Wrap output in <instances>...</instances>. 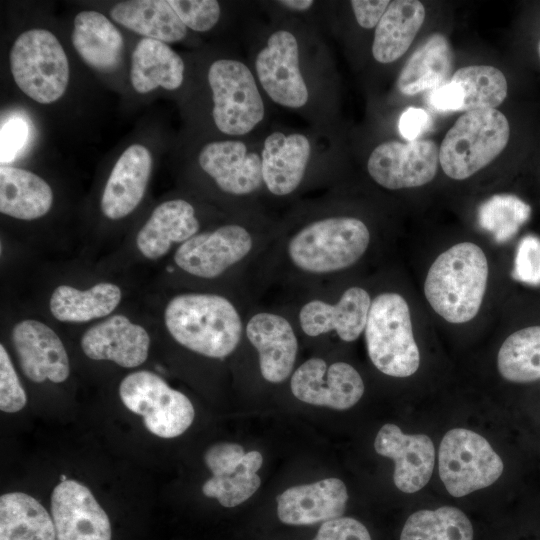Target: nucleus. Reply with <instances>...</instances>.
I'll list each match as a JSON object with an SVG mask.
<instances>
[{"instance_id": "nucleus-31", "label": "nucleus", "mask_w": 540, "mask_h": 540, "mask_svg": "<svg viewBox=\"0 0 540 540\" xmlns=\"http://www.w3.org/2000/svg\"><path fill=\"white\" fill-rule=\"evenodd\" d=\"M110 17L125 28L164 43L178 42L187 33L168 1L129 0L116 3L109 11Z\"/></svg>"}, {"instance_id": "nucleus-39", "label": "nucleus", "mask_w": 540, "mask_h": 540, "mask_svg": "<svg viewBox=\"0 0 540 540\" xmlns=\"http://www.w3.org/2000/svg\"><path fill=\"white\" fill-rule=\"evenodd\" d=\"M27 397L5 347L0 345V409L15 413L26 405Z\"/></svg>"}, {"instance_id": "nucleus-43", "label": "nucleus", "mask_w": 540, "mask_h": 540, "mask_svg": "<svg viewBox=\"0 0 540 540\" xmlns=\"http://www.w3.org/2000/svg\"><path fill=\"white\" fill-rule=\"evenodd\" d=\"M358 24L366 29L377 26L390 1L388 0H352L350 2Z\"/></svg>"}, {"instance_id": "nucleus-2", "label": "nucleus", "mask_w": 540, "mask_h": 540, "mask_svg": "<svg viewBox=\"0 0 540 540\" xmlns=\"http://www.w3.org/2000/svg\"><path fill=\"white\" fill-rule=\"evenodd\" d=\"M370 232L355 217L334 216L310 222L285 244L288 265L307 277H327L350 268L366 253Z\"/></svg>"}, {"instance_id": "nucleus-45", "label": "nucleus", "mask_w": 540, "mask_h": 540, "mask_svg": "<svg viewBox=\"0 0 540 540\" xmlns=\"http://www.w3.org/2000/svg\"><path fill=\"white\" fill-rule=\"evenodd\" d=\"M430 122V116L424 109L409 107L401 114L398 129L404 139L414 141L427 129Z\"/></svg>"}, {"instance_id": "nucleus-11", "label": "nucleus", "mask_w": 540, "mask_h": 540, "mask_svg": "<svg viewBox=\"0 0 540 540\" xmlns=\"http://www.w3.org/2000/svg\"><path fill=\"white\" fill-rule=\"evenodd\" d=\"M438 163L439 148L432 140L387 141L372 151L367 169L376 183L396 190L429 183L436 175Z\"/></svg>"}, {"instance_id": "nucleus-29", "label": "nucleus", "mask_w": 540, "mask_h": 540, "mask_svg": "<svg viewBox=\"0 0 540 540\" xmlns=\"http://www.w3.org/2000/svg\"><path fill=\"white\" fill-rule=\"evenodd\" d=\"M53 203L49 184L31 171L1 165L0 212L20 220H34L48 213Z\"/></svg>"}, {"instance_id": "nucleus-18", "label": "nucleus", "mask_w": 540, "mask_h": 540, "mask_svg": "<svg viewBox=\"0 0 540 540\" xmlns=\"http://www.w3.org/2000/svg\"><path fill=\"white\" fill-rule=\"evenodd\" d=\"M11 339L22 372L31 381L61 383L68 378L66 349L49 326L33 319L22 320L13 327Z\"/></svg>"}, {"instance_id": "nucleus-3", "label": "nucleus", "mask_w": 540, "mask_h": 540, "mask_svg": "<svg viewBox=\"0 0 540 540\" xmlns=\"http://www.w3.org/2000/svg\"><path fill=\"white\" fill-rule=\"evenodd\" d=\"M488 281L483 250L471 242L458 243L441 253L431 265L424 293L434 311L450 323L460 324L478 313Z\"/></svg>"}, {"instance_id": "nucleus-28", "label": "nucleus", "mask_w": 540, "mask_h": 540, "mask_svg": "<svg viewBox=\"0 0 540 540\" xmlns=\"http://www.w3.org/2000/svg\"><path fill=\"white\" fill-rule=\"evenodd\" d=\"M183 77V60L167 43L143 37L136 44L130 68V81L136 92L145 94L158 87L175 90Z\"/></svg>"}, {"instance_id": "nucleus-32", "label": "nucleus", "mask_w": 540, "mask_h": 540, "mask_svg": "<svg viewBox=\"0 0 540 540\" xmlns=\"http://www.w3.org/2000/svg\"><path fill=\"white\" fill-rule=\"evenodd\" d=\"M0 540H56L53 519L34 497L5 493L0 497Z\"/></svg>"}, {"instance_id": "nucleus-26", "label": "nucleus", "mask_w": 540, "mask_h": 540, "mask_svg": "<svg viewBox=\"0 0 540 540\" xmlns=\"http://www.w3.org/2000/svg\"><path fill=\"white\" fill-rule=\"evenodd\" d=\"M71 40L81 59L94 70L112 72L121 62L123 37L116 26L100 12H79L74 19Z\"/></svg>"}, {"instance_id": "nucleus-30", "label": "nucleus", "mask_w": 540, "mask_h": 540, "mask_svg": "<svg viewBox=\"0 0 540 540\" xmlns=\"http://www.w3.org/2000/svg\"><path fill=\"white\" fill-rule=\"evenodd\" d=\"M425 19L424 5L417 0H395L376 26L372 54L380 63L399 59L410 47Z\"/></svg>"}, {"instance_id": "nucleus-8", "label": "nucleus", "mask_w": 540, "mask_h": 540, "mask_svg": "<svg viewBox=\"0 0 540 540\" xmlns=\"http://www.w3.org/2000/svg\"><path fill=\"white\" fill-rule=\"evenodd\" d=\"M503 462L481 435L463 428L448 431L440 444L438 469L447 491L465 496L494 483Z\"/></svg>"}, {"instance_id": "nucleus-14", "label": "nucleus", "mask_w": 540, "mask_h": 540, "mask_svg": "<svg viewBox=\"0 0 540 540\" xmlns=\"http://www.w3.org/2000/svg\"><path fill=\"white\" fill-rule=\"evenodd\" d=\"M259 81L270 98L285 107L300 108L308 101V89L299 69L295 36L286 30L274 32L257 55Z\"/></svg>"}, {"instance_id": "nucleus-21", "label": "nucleus", "mask_w": 540, "mask_h": 540, "mask_svg": "<svg viewBox=\"0 0 540 540\" xmlns=\"http://www.w3.org/2000/svg\"><path fill=\"white\" fill-rule=\"evenodd\" d=\"M81 347L90 359L134 368L146 361L150 337L141 325L132 323L126 316L113 315L85 331Z\"/></svg>"}, {"instance_id": "nucleus-13", "label": "nucleus", "mask_w": 540, "mask_h": 540, "mask_svg": "<svg viewBox=\"0 0 540 540\" xmlns=\"http://www.w3.org/2000/svg\"><path fill=\"white\" fill-rule=\"evenodd\" d=\"M293 395L302 402L345 410L354 406L364 393V382L350 364L330 365L318 357L302 363L291 375Z\"/></svg>"}, {"instance_id": "nucleus-16", "label": "nucleus", "mask_w": 540, "mask_h": 540, "mask_svg": "<svg viewBox=\"0 0 540 540\" xmlns=\"http://www.w3.org/2000/svg\"><path fill=\"white\" fill-rule=\"evenodd\" d=\"M244 334L258 353L266 381L281 383L292 374L298 339L288 318L272 311L255 312L246 320Z\"/></svg>"}, {"instance_id": "nucleus-47", "label": "nucleus", "mask_w": 540, "mask_h": 540, "mask_svg": "<svg viewBox=\"0 0 540 540\" xmlns=\"http://www.w3.org/2000/svg\"><path fill=\"white\" fill-rule=\"evenodd\" d=\"M538 51H539V56H540V43H539Z\"/></svg>"}, {"instance_id": "nucleus-10", "label": "nucleus", "mask_w": 540, "mask_h": 540, "mask_svg": "<svg viewBox=\"0 0 540 540\" xmlns=\"http://www.w3.org/2000/svg\"><path fill=\"white\" fill-rule=\"evenodd\" d=\"M253 234L239 224H226L197 233L178 246L175 264L186 273L205 279L221 276L245 261L255 249Z\"/></svg>"}, {"instance_id": "nucleus-41", "label": "nucleus", "mask_w": 540, "mask_h": 540, "mask_svg": "<svg viewBox=\"0 0 540 540\" xmlns=\"http://www.w3.org/2000/svg\"><path fill=\"white\" fill-rule=\"evenodd\" d=\"M313 540H371V537L358 520L339 517L323 522Z\"/></svg>"}, {"instance_id": "nucleus-37", "label": "nucleus", "mask_w": 540, "mask_h": 540, "mask_svg": "<svg viewBox=\"0 0 540 540\" xmlns=\"http://www.w3.org/2000/svg\"><path fill=\"white\" fill-rule=\"evenodd\" d=\"M530 214V206L517 196L499 194L480 206L478 222L483 229L492 233L497 242L502 243L518 232Z\"/></svg>"}, {"instance_id": "nucleus-23", "label": "nucleus", "mask_w": 540, "mask_h": 540, "mask_svg": "<svg viewBox=\"0 0 540 540\" xmlns=\"http://www.w3.org/2000/svg\"><path fill=\"white\" fill-rule=\"evenodd\" d=\"M152 169V156L141 144L129 146L113 166L104 187L100 206L109 219L132 213L141 202Z\"/></svg>"}, {"instance_id": "nucleus-7", "label": "nucleus", "mask_w": 540, "mask_h": 540, "mask_svg": "<svg viewBox=\"0 0 540 540\" xmlns=\"http://www.w3.org/2000/svg\"><path fill=\"white\" fill-rule=\"evenodd\" d=\"M119 395L130 411L142 416L148 431L158 437H177L194 420L195 411L189 398L151 371L127 375L120 383Z\"/></svg>"}, {"instance_id": "nucleus-34", "label": "nucleus", "mask_w": 540, "mask_h": 540, "mask_svg": "<svg viewBox=\"0 0 540 540\" xmlns=\"http://www.w3.org/2000/svg\"><path fill=\"white\" fill-rule=\"evenodd\" d=\"M502 377L512 382L540 379V326L520 329L503 342L497 357Z\"/></svg>"}, {"instance_id": "nucleus-19", "label": "nucleus", "mask_w": 540, "mask_h": 540, "mask_svg": "<svg viewBox=\"0 0 540 540\" xmlns=\"http://www.w3.org/2000/svg\"><path fill=\"white\" fill-rule=\"evenodd\" d=\"M374 448L395 463L393 479L405 493H414L429 481L435 461V448L424 434H404L395 424H385L379 430Z\"/></svg>"}, {"instance_id": "nucleus-35", "label": "nucleus", "mask_w": 540, "mask_h": 540, "mask_svg": "<svg viewBox=\"0 0 540 540\" xmlns=\"http://www.w3.org/2000/svg\"><path fill=\"white\" fill-rule=\"evenodd\" d=\"M400 540H473L468 517L458 508L420 510L405 522Z\"/></svg>"}, {"instance_id": "nucleus-5", "label": "nucleus", "mask_w": 540, "mask_h": 540, "mask_svg": "<svg viewBox=\"0 0 540 540\" xmlns=\"http://www.w3.org/2000/svg\"><path fill=\"white\" fill-rule=\"evenodd\" d=\"M364 332L369 358L380 372L408 377L418 370L410 310L400 294L384 292L372 300Z\"/></svg>"}, {"instance_id": "nucleus-12", "label": "nucleus", "mask_w": 540, "mask_h": 540, "mask_svg": "<svg viewBox=\"0 0 540 540\" xmlns=\"http://www.w3.org/2000/svg\"><path fill=\"white\" fill-rule=\"evenodd\" d=\"M204 462L212 477L204 483L202 492L206 497L217 499L224 507L243 503L261 484L257 471L263 458L258 451L245 453L239 444L220 442L205 452Z\"/></svg>"}, {"instance_id": "nucleus-25", "label": "nucleus", "mask_w": 540, "mask_h": 540, "mask_svg": "<svg viewBox=\"0 0 540 540\" xmlns=\"http://www.w3.org/2000/svg\"><path fill=\"white\" fill-rule=\"evenodd\" d=\"M199 221L194 207L183 199L158 205L139 230L136 245L148 259L166 255L174 244H182L198 233Z\"/></svg>"}, {"instance_id": "nucleus-15", "label": "nucleus", "mask_w": 540, "mask_h": 540, "mask_svg": "<svg viewBox=\"0 0 540 540\" xmlns=\"http://www.w3.org/2000/svg\"><path fill=\"white\" fill-rule=\"evenodd\" d=\"M56 540H111L108 515L88 487L75 480L61 481L51 495Z\"/></svg>"}, {"instance_id": "nucleus-20", "label": "nucleus", "mask_w": 540, "mask_h": 540, "mask_svg": "<svg viewBox=\"0 0 540 540\" xmlns=\"http://www.w3.org/2000/svg\"><path fill=\"white\" fill-rule=\"evenodd\" d=\"M198 162L220 190L232 195H247L263 182L261 158L248 152L241 141H214L199 153Z\"/></svg>"}, {"instance_id": "nucleus-1", "label": "nucleus", "mask_w": 540, "mask_h": 540, "mask_svg": "<svg viewBox=\"0 0 540 540\" xmlns=\"http://www.w3.org/2000/svg\"><path fill=\"white\" fill-rule=\"evenodd\" d=\"M164 321L177 343L216 359L235 351L245 328V321L231 300L213 293L176 295L165 308Z\"/></svg>"}, {"instance_id": "nucleus-42", "label": "nucleus", "mask_w": 540, "mask_h": 540, "mask_svg": "<svg viewBox=\"0 0 540 540\" xmlns=\"http://www.w3.org/2000/svg\"><path fill=\"white\" fill-rule=\"evenodd\" d=\"M28 124L22 118L11 117L1 126V163L15 158L28 138ZM1 164V165H2Z\"/></svg>"}, {"instance_id": "nucleus-33", "label": "nucleus", "mask_w": 540, "mask_h": 540, "mask_svg": "<svg viewBox=\"0 0 540 540\" xmlns=\"http://www.w3.org/2000/svg\"><path fill=\"white\" fill-rule=\"evenodd\" d=\"M120 288L113 283H97L87 290L60 285L50 298L52 315L62 322H87L112 313L121 301Z\"/></svg>"}, {"instance_id": "nucleus-6", "label": "nucleus", "mask_w": 540, "mask_h": 540, "mask_svg": "<svg viewBox=\"0 0 540 540\" xmlns=\"http://www.w3.org/2000/svg\"><path fill=\"white\" fill-rule=\"evenodd\" d=\"M10 70L18 88L32 100L50 104L60 99L69 82V62L57 37L46 29H30L14 41Z\"/></svg>"}, {"instance_id": "nucleus-4", "label": "nucleus", "mask_w": 540, "mask_h": 540, "mask_svg": "<svg viewBox=\"0 0 540 540\" xmlns=\"http://www.w3.org/2000/svg\"><path fill=\"white\" fill-rule=\"evenodd\" d=\"M509 138V122L499 110L467 111L446 133L439 147V163L448 177L466 179L492 162Z\"/></svg>"}, {"instance_id": "nucleus-36", "label": "nucleus", "mask_w": 540, "mask_h": 540, "mask_svg": "<svg viewBox=\"0 0 540 540\" xmlns=\"http://www.w3.org/2000/svg\"><path fill=\"white\" fill-rule=\"evenodd\" d=\"M451 81L459 85L463 94L462 111L495 109L506 98L507 80L493 66L473 65L458 69Z\"/></svg>"}, {"instance_id": "nucleus-22", "label": "nucleus", "mask_w": 540, "mask_h": 540, "mask_svg": "<svg viewBox=\"0 0 540 540\" xmlns=\"http://www.w3.org/2000/svg\"><path fill=\"white\" fill-rule=\"evenodd\" d=\"M348 493L338 478L286 489L277 497V515L289 525H310L343 515Z\"/></svg>"}, {"instance_id": "nucleus-9", "label": "nucleus", "mask_w": 540, "mask_h": 540, "mask_svg": "<svg viewBox=\"0 0 540 540\" xmlns=\"http://www.w3.org/2000/svg\"><path fill=\"white\" fill-rule=\"evenodd\" d=\"M213 120L228 135L250 132L264 117V104L249 68L240 61L219 59L208 71Z\"/></svg>"}, {"instance_id": "nucleus-46", "label": "nucleus", "mask_w": 540, "mask_h": 540, "mask_svg": "<svg viewBox=\"0 0 540 540\" xmlns=\"http://www.w3.org/2000/svg\"><path fill=\"white\" fill-rule=\"evenodd\" d=\"M279 3L283 4L284 6L290 9L304 11V10L309 9L313 5L314 2L312 0H284V1H279Z\"/></svg>"}, {"instance_id": "nucleus-40", "label": "nucleus", "mask_w": 540, "mask_h": 540, "mask_svg": "<svg viewBox=\"0 0 540 540\" xmlns=\"http://www.w3.org/2000/svg\"><path fill=\"white\" fill-rule=\"evenodd\" d=\"M513 277L531 285L540 284V239L538 237L530 235L520 241Z\"/></svg>"}, {"instance_id": "nucleus-17", "label": "nucleus", "mask_w": 540, "mask_h": 540, "mask_svg": "<svg viewBox=\"0 0 540 540\" xmlns=\"http://www.w3.org/2000/svg\"><path fill=\"white\" fill-rule=\"evenodd\" d=\"M372 299L362 287L346 289L336 302L311 299L298 312V323L309 337L335 332L345 342L355 341L365 330Z\"/></svg>"}, {"instance_id": "nucleus-24", "label": "nucleus", "mask_w": 540, "mask_h": 540, "mask_svg": "<svg viewBox=\"0 0 540 540\" xmlns=\"http://www.w3.org/2000/svg\"><path fill=\"white\" fill-rule=\"evenodd\" d=\"M310 153V142L302 134H270L261 154L263 182L269 192L286 196L295 191L303 180Z\"/></svg>"}, {"instance_id": "nucleus-27", "label": "nucleus", "mask_w": 540, "mask_h": 540, "mask_svg": "<svg viewBox=\"0 0 540 540\" xmlns=\"http://www.w3.org/2000/svg\"><path fill=\"white\" fill-rule=\"evenodd\" d=\"M454 54L441 33L430 35L402 68L397 85L401 93L414 95L448 83L452 77Z\"/></svg>"}, {"instance_id": "nucleus-44", "label": "nucleus", "mask_w": 540, "mask_h": 540, "mask_svg": "<svg viewBox=\"0 0 540 540\" xmlns=\"http://www.w3.org/2000/svg\"><path fill=\"white\" fill-rule=\"evenodd\" d=\"M429 103L439 111H462L463 94L461 88L450 80L431 91Z\"/></svg>"}, {"instance_id": "nucleus-38", "label": "nucleus", "mask_w": 540, "mask_h": 540, "mask_svg": "<svg viewBox=\"0 0 540 540\" xmlns=\"http://www.w3.org/2000/svg\"><path fill=\"white\" fill-rule=\"evenodd\" d=\"M186 28L204 32L213 28L220 18V5L215 0H169Z\"/></svg>"}]
</instances>
